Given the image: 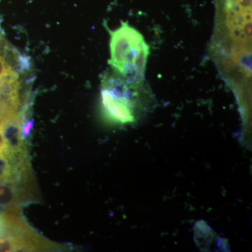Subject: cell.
I'll use <instances>...</instances> for the list:
<instances>
[{"instance_id": "obj_1", "label": "cell", "mask_w": 252, "mask_h": 252, "mask_svg": "<svg viewBox=\"0 0 252 252\" xmlns=\"http://www.w3.org/2000/svg\"><path fill=\"white\" fill-rule=\"evenodd\" d=\"M212 57L232 85L251 81L252 0H215Z\"/></svg>"}, {"instance_id": "obj_2", "label": "cell", "mask_w": 252, "mask_h": 252, "mask_svg": "<svg viewBox=\"0 0 252 252\" xmlns=\"http://www.w3.org/2000/svg\"><path fill=\"white\" fill-rule=\"evenodd\" d=\"M101 98L106 114L121 124L137 122L149 112L154 102L144 81L129 82L114 69L104 75Z\"/></svg>"}, {"instance_id": "obj_3", "label": "cell", "mask_w": 252, "mask_h": 252, "mask_svg": "<svg viewBox=\"0 0 252 252\" xmlns=\"http://www.w3.org/2000/svg\"><path fill=\"white\" fill-rule=\"evenodd\" d=\"M109 64L126 81L132 83L144 81L149 55V46L143 35L127 23L114 31H110Z\"/></svg>"}, {"instance_id": "obj_4", "label": "cell", "mask_w": 252, "mask_h": 252, "mask_svg": "<svg viewBox=\"0 0 252 252\" xmlns=\"http://www.w3.org/2000/svg\"><path fill=\"white\" fill-rule=\"evenodd\" d=\"M33 126L32 122H29L25 126L24 130H23V133L26 134V135H28L30 133V131H31L32 127Z\"/></svg>"}]
</instances>
